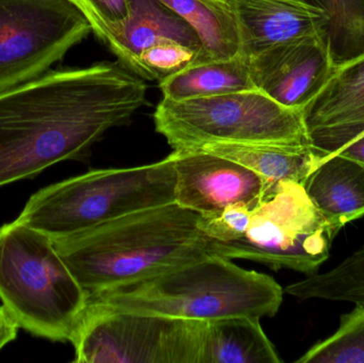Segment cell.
<instances>
[{
	"label": "cell",
	"instance_id": "cell-1",
	"mask_svg": "<svg viewBox=\"0 0 364 363\" xmlns=\"http://www.w3.org/2000/svg\"><path fill=\"white\" fill-rule=\"evenodd\" d=\"M134 74L123 63H98L0 90V187L85 159L146 102V85Z\"/></svg>",
	"mask_w": 364,
	"mask_h": 363
},
{
	"label": "cell",
	"instance_id": "cell-2",
	"mask_svg": "<svg viewBox=\"0 0 364 363\" xmlns=\"http://www.w3.org/2000/svg\"><path fill=\"white\" fill-rule=\"evenodd\" d=\"M199 217L172 202L53 243L81 287L96 293L216 255Z\"/></svg>",
	"mask_w": 364,
	"mask_h": 363
},
{
	"label": "cell",
	"instance_id": "cell-3",
	"mask_svg": "<svg viewBox=\"0 0 364 363\" xmlns=\"http://www.w3.org/2000/svg\"><path fill=\"white\" fill-rule=\"evenodd\" d=\"M212 255L134 283L87 294V306L209 322L273 318L284 291L275 279Z\"/></svg>",
	"mask_w": 364,
	"mask_h": 363
},
{
	"label": "cell",
	"instance_id": "cell-4",
	"mask_svg": "<svg viewBox=\"0 0 364 363\" xmlns=\"http://www.w3.org/2000/svg\"><path fill=\"white\" fill-rule=\"evenodd\" d=\"M174 153L157 163L95 170L34 193L15 221L68 238L119 217L175 202Z\"/></svg>",
	"mask_w": 364,
	"mask_h": 363
},
{
	"label": "cell",
	"instance_id": "cell-5",
	"mask_svg": "<svg viewBox=\"0 0 364 363\" xmlns=\"http://www.w3.org/2000/svg\"><path fill=\"white\" fill-rule=\"evenodd\" d=\"M0 300L26 332L70 342L87 292L49 237L14 221L0 227Z\"/></svg>",
	"mask_w": 364,
	"mask_h": 363
},
{
	"label": "cell",
	"instance_id": "cell-6",
	"mask_svg": "<svg viewBox=\"0 0 364 363\" xmlns=\"http://www.w3.org/2000/svg\"><path fill=\"white\" fill-rule=\"evenodd\" d=\"M154 121L174 151L215 143L308 144L301 111L286 108L258 90L186 100L164 98Z\"/></svg>",
	"mask_w": 364,
	"mask_h": 363
},
{
	"label": "cell",
	"instance_id": "cell-7",
	"mask_svg": "<svg viewBox=\"0 0 364 363\" xmlns=\"http://www.w3.org/2000/svg\"><path fill=\"white\" fill-rule=\"evenodd\" d=\"M333 238L303 185L282 181L267 188L242 238L212 240V245L216 255L228 259L252 260L310 276L326 261Z\"/></svg>",
	"mask_w": 364,
	"mask_h": 363
},
{
	"label": "cell",
	"instance_id": "cell-8",
	"mask_svg": "<svg viewBox=\"0 0 364 363\" xmlns=\"http://www.w3.org/2000/svg\"><path fill=\"white\" fill-rule=\"evenodd\" d=\"M205 322L87 305L70 342L77 363H201Z\"/></svg>",
	"mask_w": 364,
	"mask_h": 363
},
{
	"label": "cell",
	"instance_id": "cell-9",
	"mask_svg": "<svg viewBox=\"0 0 364 363\" xmlns=\"http://www.w3.org/2000/svg\"><path fill=\"white\" fill-rule=\"evenodd\" d=\"M91 31L73 0H0V90L44 74Z\"/></svg>",
	"mask_w": 364,
	"mask_h": 363
},
{
	"label": "cell",
	"instance_id": "cell-10",
	"mask_svg": "<svg viewBox=\"0 0 364 363\" xmlns=\"http://www.w3.org/2000/svg\"><path fill=\"white\" fill-rule=\"evenodd\" d=\"M246 58L256 90L301 112L336 70L321 34L274 45Z\"/></svg>",
	"mask_w": 364,
	"mask_h": 363
},
{
	"label": "cell",
	"instance_id": "cell-11",
	"mask_svg": "<svg viewBox=\"0 0 364 363\" xmlns=\"http://www.w3.org/2000/svg\"><path fill=\"white\" fill-rule=\"evenodd\" d=\"M173 153L175 202L203 217L218 215L231 205L257 208L272 185L246 166L203 149Z\"/></svg>",
	"mask_w": 364,
	"mask_h": 363
},
{
	"label": "cell",
	"instance_id": "cell-12",
	"mask_svg": "<svg viewBox=\"0 0 364 363\" xmlns=\"http://www.w3.org/2000/svg\"><path fill=\"white\" fill-rule=\"evenodd\" d=\"M308 144L324 156L364 134V55L336 68L303 111Z\"/></svg>",
	"mask_w": 364,
	"mask_h": 363
},
{
	"label": "cell",
	"instance_id": "cell-13",
	"mask_svg": "<svg viewBox=\"0 0 364 363\" xmlns=\"http://www.w3.org/2000/svg\"><path fill=\"white\" fill-rule=\"evenodd\" d=\"M237 21L242 55L305 36L324 38L326 18L305 0H220Z\"/></svg>",
	"mask_w": 364,
	"mask_h": 363
},
{
	"label": "cell",
	"instance_id": "cell-14",
	"mask_svg": "<svg viewBox=\"0 0 364 363\" xmlns=\"http://www.w3.org/2000/svg\"><path fill=\"white\" fill-rule=\"evenodd\" d=\"M129 1V17L123 23L92 25L96 36L108 45L126 67L132 70L143 51L168 40H178L203 53V44L194 29L164 2Z\"/></svg>",
	"mask_w": 364,
	"mask_h": 363
},
{
	"label": "cell",
	"instance_id": "cell-15",
	"mask_svg": "<svg viewBox=\"0 0 364 363\" xmlns=\"http://www.w3.org/2000/svg\"><path fill=\"white\" fill-rule=\"evenodd\" d=\"M333 234L364 215V164L346 156H325L303 185Z\"/></svg>",
	"mask_w": 364,
	"mask_h": 363
},
{
	"label": "cell",
	"instance_id": "cell-16",
	"mask_svg": "<svg viewBox=\"0 0 364 363\" xmlns=\"http://www.w3.org/2000/svg\"><path fill=\"white\" fill-rule=\"evenodd\" d=\"M203 151L232 160L258 174L267 185L294 181L304 185L325 156L309 144L215 143Z\"/></svg>",
	"mask_w": 364,
	"mask_h": 363
},
{
	"label": "cell",
	"instance_id": "cell-17",
	"mask_svg": "<svg viewBox=\"0 0 364 363\" xmlns=\"http://www.w3.org/2000/svg\"><path fill=\"white\" fill-rule=\"evenodd\" d=\"M260 319L225 318L205 322L201 363H280Z\"/></svg>",
	"mask_w": 364,
	"mask_h": 363
},
{
	"label": "cell",
	"instance_id": "cell-18",
	"mask_svg": "<svg viewBox=\"0 0 364 363\" xmlns=\"http://www.w3.org/2000/svg\"><path fill=\"white\" fill-rule=\"evenodd\" d=\"M164 98L194 99L256 90L245 55L195 63L159 82Z\"/></svg>",
	"mask_w": 364,
	"mask_h": 363
},
{
	"label": "cell",
	"instance_id": "cell-19",
	"mask_svg": "<svg viewBox=\"0 0 364 363\" xmlns=\"http://www.w3.org/2000/svg\"><path fill=\"white\" fill-rule=\"evenodd\" d=\"M188 23L203 44L197 63L242 55L241 38L235 17L220 0H160Z\"/></svg>",
	"mask_w": 364,
	"mask_h": 363
},
{
	"label": "cell",
	"instance_id": "cell-20",
	"mask_svg": "<svg viewBox=\"0 0 364 363\" xmlns=\"http://www.w3.org/2000/svg\"><path fill=\"white\" fill-rule=\"evenodd\" d=\"M326 18L324 38L336 68L364 55V0H305Z\"/></svg>",
	"mask_w": 364,
	"mask_h": 363
},
{
	"label": "cell",
	"instance_id": "cell-21",
	"mask_svg": "<svg viewBox=\"0 0 364 363\" xmlns=\"http://www.w3.org/2000/svg\"><path fill=\"white\" fill-rule=\"evenodd\" d=\"M301 300L350 302L364 306V246L339 266L323 274H314L286 288Z\"/></svg>",
	"mask_w": 364,
	"mask_h": 363
},
{
	"label": "cell",
	"instance_id": "cell-22",
	"mask_svg": "<svg viewBox=\"0 0 364 363\" xmlns=\"http://www.w3.org/2000/svg\"><path fill=\"white\" fill-rule=\"evenodd\" d=\"M297 362L364 363V306L342 315L339 330L314 345Z\"/></svg>",
	"mask_w": 364,
	"mask_h": 363
},
{
	"label": "cell",
	"instance_id": "cell-23",
	"mask_svg": "<svg viewBox=\"0 0 364 363\" xmlns=\"http://www.w3.org/2000/svg\"><path fill=\"white\" fill-rule=\"evenodd\" d=\"M200 55V50L178 40H164L143 51L136 59L132 72L141 78L161 82L197 63Z\"/></svg>",
	"mask_w": 364,
	"mask_h": 363
},
{
	"label": "cell",
	"instance_id": "cell-24",
	"mask_svg": "<svg viewBox=\"0 0 364 363\" xmlns=\"http://www.w3.org/2000/svg\"><path fill=\"white\" fill-rule=\"evenodd\" d=\"M256 208L248 205H231L212 217L200 215L198 227L208 238L216 242H230L245 234L252 211Z\"/></svg>",
	"mask_w": 364,
	"mask_h": 363
},
{
	"label": "cell",
	"instance_id": "cell-25",
	"mask_svg": "<svg viewBox=\"0 0 364 363\" xmlns=\"http://www.w3.org/2000/svg\"><path fill=\"white\" fill-rule=\"evenodd\" d=\"M90 23H119L130 14L129 0H79Z\"/></svg>",
	"mask_w": 364,
	"mask_h": 363
},
{
	"label": "cell",
	"instance_id": "cell-26",
	"mask_svg": "<svg viewBox=\"0 0 364 363\" xmlns=\"http://www.w3.org/2000/svg\"><path fill=\"white\" fill-rule=\"evenodd\" d=\"M19 325L4 305L0 306V351L14 341L18 334Z\"/></svg>",
	"mask_w": 364,
	"mask_h": 363
},
{
	"label": "cell",
	"instance_id": "cell-27",
	"mask_svg": "<svg viewBox=\"0 0 364 363\" xmlns=\"http://www.w3.org/2000/svg\"><path fill=\"white\" fill-rule=\"evenodd\" d=\"M336 153L346 156L364 164V134L339 149Z\"/></svg>",
	"mask_w": 364,
	"mask_h": 363
},
{
	"label": "cell",
	"instance_id": "cell-28",
	"mask_svg": "<svg viewBox=\"0 0 364 363\" xmlns=\"http://www.w3.org/2000/svg\"><path fill=\"white\" fill-rule=\"evenodd\" d=\"M73 1L76 2V4H78L79 0H73Z\"/></svg>",
	"mask_w": 364,
	"mask_h": 363
}]
</instances>
